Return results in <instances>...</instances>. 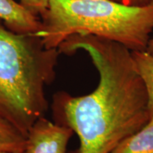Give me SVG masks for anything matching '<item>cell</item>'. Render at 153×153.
<instances>
[{
  "mask_svg": "<svg viewBox=\"0 0 153 153\" xmlns=\"http://www.w3.org/2000/svg\"><path fill=\"white\" fill-rule=\"evenodd\" d=\"M57 49L68 55L86 51L99 74L98 86L89 94L53 95L54 122L71 128L79 140V148L68 153H111L149 123L148 94L127 47L100 36L74 34Z\"/></svg>",
  "mask_w": 153,
  "mask_h": 153,
  "instance_id": "obj_1",
  "label": "cell"
},
{
  "mask_svg": "<svg viewBox=\"0 0 153 153\" xmlns=\"http://www.w3.org/2000/svg\"><path fill=\"white\" fill-rule=\"evenodd\" d=\"M49 0H20V4L33 14L39 16L48 7Z\"/></svg>",
  "mask_w": 153,
  "mask_h": 153,
  "instance_id": "obj_9",
  "label": "cell"
},
{
  "mask_svg": "<svg viewBox=\"0 0 153 153\" xmlns=\"http://www.w3.org/2000/svg\"><path fill=\"white\" fill-rule=\"evenodd\" d=\"M116 2L133 7H144L153 3V0H112Z\"/></svg>",
  "mask_w": 153,
  "mask_h": 153,
  "instance_id": "obj_10",
  "label": "cell"
},
{
  "mask_svg": "<svg viewBox=\"0 0 153 153\" xmlns=\"http://www.w3.org/2000/svg\"><path fill=\"white\" fill-rule=\"evenodd\" d=\"M60 53L36 34H19L0 19V116L25 135L48 109L45 87L56 76Z\"/></svg>",
  "mask_w": 153,
  "mask_h": 153,
  "instance_id": "obj_2",
  "label": "cell"
},
{
  "mask_svg": "<svg viewBox=\"0 0 153 153\" xmlns=\"http://www.w3.org/2000/svg\"><path fill=\"white\" fill-rule=\"evenodd\" d=\"M0 153H7V152H0ZM20 153H25V152H20Z\"/></svg>",
  "mask_w": 153,
  "mask_h": 153,
  "instance_id": "obj_12",
  "label": "cell"
},
{
  "mask_svg": "<svg viewBox=\"0 0 153 153\" xmlns=\"http://www.w3.org/2000/svg\"><path fill=\"white\" fill-rule=\"evenodd\" d=\"M26 136L10 121L0 116V152H25Z\"/></svg>",
  "mask_w": 153,
  "mask_h": 153,
  "instance_id": "obj_7",
  "label": "cell"
},
{
  "mask_svg": "<svg viewBox=\"0 0 153 153\" xmlns=\"http://www.w3.org/2000/svg\"><path fill=\"white\" fill-rule=\"evenodd\" d=\"M111 153H153V120L123 140Z\"/></svg>",
  "mask_w": 153,
  "mask_h": 153,
  "instance_id": "obj_6",
  "label": "cell"
},
{
  "mask_svg": "<svg viewBox=\"0 0 153 153\" xmlns=\"http://www.w3.org/2000/svg\"><path fill=\"white\" fill-rule=\"evenodd\" d=\"M0 19L9 30L19 34H37L41 19L14 0H0Z\"/></svg>",
  "mask_w": 153,
  "mask_h": 153,
  "instance_id": "obj_5",
  "label": "cell"
},
{
  "mask_svg": "<svg viewBox=\"0 0 153 153\" xmlns=\"http://www.w3.org/2000/svg\"><path fill=\"white\" fill-rule=\"evenodd\" d=\"M145 51L148 53L149 54L153 55V38L151 39L150 38V40H149Z\"/></svg>",
  "mask_w": 153,
  "mask_h": 153,
  "instance_id": "obj_11",
  "label": "cell"
},
{
  "mask_svg": "<svg viewBox=\"0 0 153 153\" xmlns=\"http://www.w3.org/2000/svg\"><path fill=\"white\" fill-rule=\"evenodd\" d=\"M73 133L70 128L42 116L28 132L25 153H68L67 147Z\"/></svg>",
  "mask_w": 153,
  "mask_h": 153,
  "instance_id": "obj_4",
  "label": "cell"
},
{
  "mask_svg": "<svg viewBox=\"0 0 153 153\" xmlns=\"http://www.w3.org/2000/svg\"><path fill=\"white\" fill-rule=\"evenodd\" d=\"M131 56L134 68L144 82L148 94L150 120H153V55L145 51H131Z\"/></svg>",
  "mask_w": 153,
  "mask_h": 153,
  "instance_id": "obj_8",
  "label": "cell"
},
{
  "mask_svg": "<svg viewBox=\"0 0 153 153\" xmlns=\"http://www.w3.org/2000/svg\"><path fill=\"white\" fill-rule=\"evenodd\" d=\"M40 19L36 35L48 49L74 34H91L144 51L153 30V3L133 7L112 0H49Z\"/></svg>",
  "mask_w": 153,
  "mask_h": 153,
  "instance_id": "obj_3",
  "label": "cell"
}]
</instances>
